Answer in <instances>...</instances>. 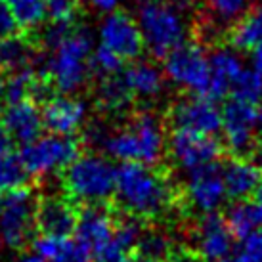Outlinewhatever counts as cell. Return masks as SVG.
<instances>
[{"mask_svg": "<svg viewBox=\"0 0 262 262\" xmlns=\"http://www.w3.org/2000/svg\"><path fill=\"white\" fill-rule=\"evenodd\" d=\"M113 197L126 214L147 220L157 219L170 209L174 188L167 176L151 165L121 163V167H117Z\"/></svg>", "mask_w": 262, "mask_h": 262, "instance_id": "6da1fadb", "label": "cell"}, {"mask_svg": "<svg viewBox=\"0 0 262 262\" xmlns=\"http://www.w3.org/2000/svg\"><path fill=\"white\" fill-rule=\"evenodd\" d=\"M98 146L121 163L157 165L167 151L165 128L153 113H138L124 128L105 132Z\"/></svg>", "mask_w": 262, "mask_h": 262, "instance_id": "7a4b0ae2", "label": "cell"}, {"mask_svg": "<svg viewBox=\"0 0 262 262\" xmlns=\"http://www.w3.org/2000/svg\"><path fill=\"white\" fill-rule=\"evenodd\" d=\"M136 21L144 46L155 58H163L188 40L189 17L186 0H138Z\"/></svg>", "mask_w": 262, "mask_h": 262, "instance_id": "3957f363", "label": "cell"}, {"mask_svg": "<svg viewBox=\"0 0 262 262\" xmlns=\"http://www.w3.org/2000/svg\"><path fill=\"white\" fill-rule=\"evenodd\" d=\"M92 50L94 40L90 31L79 25H75L66 37L52 46L50 59L44 71L50 77L54 90L71 94L86 84L92 73Z\"/></svg>", "mask_w": 262, "mask_h": 262, "instance_id": "277c9868", "label": "cell"}, {"mask_svg": "<svg viewBox=\"0 0 262 262\" xmlns=\"http://www.w3.org/2000/svg\"><path fill=\"white\" fill-rule=\"evenodd\" d=\"M117 167L98 153H80L61 170L66 195L77 205H103L115 191Z\"/></svg>", "mask_w": 262, "mask_h": 262, "instance_id": "5b68a950", "label": "cell"}, {"mask_svg": "<svg viewBox=\"0 0 262 262\" xmlns=\"http://www.w3.org/2000/svg\"><path fill=\"white\" fill-rule=\"evenodd\" d=\"M37 195L27 184L0 193V241L8 249L23 251L35 239Z\"/></svg>", "mask_w": 262, "mask_h": 262, "instance_id": "8992f818", "label": "cell"}, {"mask_svg": "<svg viewBox=\"0 0 262 262\" xmlns=\"http://www.w3.org/2000/svg\"><path fill=\"white\" fill-rule=\"evenodd\" d=\"M163 73L170 84L188 94H207L211 79L209 54L203 44L184 40L163 56Z\"/></svg>", "mask_w": 262, "mask_h": 262, "instance_id": "52a82bcc", "label": "cell"}, {"mask_svg": "<svg viewBox=\"0 0 262 262\" xmlns=\"http://www.w3.org/2000/svg\"><path fill=\"white\" fill-rule=\"evenodd\" d=\"M80 155V142L73 136H38L29 144H23L19 161L31 178H46L63 168Z\"/></svg>", "mask_w": 262, "mask_h": 262, "instance_id": "ba28073f", "label": "cell"}, {"mask_svg": "<svg viewBox=\"0 0 262 262\" xmlns=\"http://www.w3.org/2000/svg\"><path fill=\"white\" fill-rule=\"evenodd\" d=\"M167 151L176 167L189 172L216 163L222 155V144L214 134L174 128L167 138Z\"/></svg>", "mask_w": 262, "mask_h": 262, "instance_id": "9c48e42d", "label": "cell"}, {"mask_svg": "<svg viewBox=\"0 0 262 262\" xmlns=\"http://www.w3.org/2000/svg\"><path fill=\"white\" fill-rule=\"evenodd\" d=\"M98 35H100V44L115 52L124 63L138 59L142 52L146 50L136 17H132L128 12L123 10H113L105 14L100 23Z\"/></svg>", "mask_w": 262, "mask_h": 262, "instance_id": "30bf717a", "label": "cell"}, {"mask_svg": "<svg viewBox=\"0 0 262 262\" xmlns=\"http://www.w3.org/2000/svg\"><path fill=\"white\" fill-rule=\"evenodd\" d=\"M256 115L258 110L253 103L232 98L222 107V124L220 132L226 147L233 155H247L255 147Z\"/></svg>", "mask_w": 262, "mask_h": 262, "instance_id": "8fae6325", "label": "cell"}, {"mask_svg": "<svg viewBox=\"0 0 262 262\" xmlns=\"http://www.w3.org/2000/svg\"><path fill=\"white\" fill-rule=\"evenodd\" d=\"M168 119L174 128H186V130L216 136L222 124V110L211 96L189 94L172 103Z\"/></svg>", "mask_w": 262, "mask_h": 262, "instance_id": "7c38bea8", "label": "cell"}, {"mask_svg": "<svg viewBox=\"0 0 262 262\" xmlns=\"http://www.w3.org/2000/svg\"><path fill=\"white\" fill-rule=\"evenodd\" d=\"M233 237L219 212L201 214L191 232V243L203 262H228L233 255Z\"/></svg>", "mask_w": 262, "mask_h": 262, "instance_id": "4fadbf2b", "label": "cell"}, {"mask_svg": "<svg viewBox=\"0 0 262 262\" xmlns=\"http://www.w3.org/2000/svg\"><path fill=\"white\" fill-rule=\"evenodd\" d=\"M226 188L222 172L216 163L205 165L188 172L186 201L197 214L216 212L226 203Z\"/></svg>", "mask_w": 262, "mask_h": 262, "instance_id": "5bb4252c", "label": "cell"}, {"mask_svg": "<svg viewBox=\"0 0 262 262\" xmlns=\"http://www.w3.org/2000/svg\"><path fill=\"white\" fill-rule=\"evenodd\" d=\"M79 207L63 195H46L37 199L35 224L37 232L54 237H69L75 232Z\"/></svg>", "mask_w": 262, "mask_h": 262, "instance_id": "9a60e30c", "label": "cell"}, {"mask_svg": "<svg viewBox=\"0 0 262 262\" xmlns=\"http://www.w3.org/2000/svg\"><path fill=\"white\" fill-rule=\"evenodd\" d=\"M42 124L52 134L73 136L86 121V103L69 94L50 96L40 111Z\"/></svg>", "mask_w": 262, "mask_h": 262, "instance_id": "2e32d148", "label": "cell"}, {"mask_svg": "<svg viewBox=\"0 0 262 262\" xmlns=\"http://www.w3.org/2000/svg\"><path fill=\"white\" fill-rule=\"evenodd\" d=\"M117 219L113 212L103 205H86L84 209L79 211L77 216V226H75V235L77 239L90 249V253L94 256L96 251L110 243L115 232Z\"/></svg>", "mask_w": 262, "mask_h": 262, "instance_id": "e0dca14e", "label": "cell"}, {"mask_svg": "<svg viewBox=\"0 0 262 262\" xmlns=\"http://www.w3.org/2000/svg\"><path fill=\"white\" fill-rule=\"evenodd\" d=\"M209 66H211V79H209L207 96L219 102L230 94L235 79L245 69V63L239 50H235L233 46H219L209 54Z\"/></svg>", "mask_w": 262, "mask_h": 262, "instance_id": "ac0fdd59", "label": "cell"}, {"mask_svg": "<svg viewBox=\"0 0 262 262\" xmlns=\"http://www.w3.org/2000/svg\"><path fill=\"white\" fill-rule=\"evenodd\" d=\"M2 121L6 126L8 134L12 140L19 144H29L35 138L40 136L44 124L40 110L37 107V102L33 100H21V102H12L2 111Z\"/></svg>", "mask_w": 262, "mask_h": 262, "instance_id": "d6986e66", "label": "cell"}, {"mask_svg": "<svg viewBox=\"0 0 262 262\" xmlns=\"http://www.w3.org/2000/svg\"><path fill=\"white\" fill-rule=\"evenodd\" d=\"M224 180L226 195L230 199H247L255 193L256 186L262 178V170L255 161L245 159L243 155H235L220 168Z\"/></svg>", "mask_w": 262, "mask_h": 262, "instance_id": "ffe728a7", "label": "cell"}, {"mask_svg": "<svg viewBox=\"0 0 262 262\" xmlns=\"http://www.w3.org/2000/svg\"><path fill=\"white\" fill-rule=\"evenodd\" d=\"M123 79L130 90L132 98L140 100H155L165 88V73L151 61L132 59L130 66L123 71Z\"/></svg>", "mask_w": 262, "mask_h": 262, "instance_id": "44dd1931", "label": "cell"}, {"mask_svg": "<svg viewBox=\"0 0 262 262\" xmlns=\"http://www.w3.org/2000/svg\"><path fill=\"white\" fill-rule=\"evenodd\" d=\"M40 48L37 37L29 33H15L6 38H0V71L14 73L23 67H31L37 63V52Z\"/></svg>", "mask_w": 262, "mask_h": 262, "instance_id": "7402d4cb", "label": "cell"}, {"mask_svg": "<svg viewBox=\"0 0 262 262\" xmlns=\"http://www.w3.org/2000/svg\"><path fill=\"white\" fill-rule=\"evenodd\" d=\"M33 251L42 256L44 262H92V253L77 237H54L42 235L31 243Z\"/></svg>", "mask_w": 262, "mask_h": 262, "instance_id": "603a6c76", "label": "cell"}, {"mask_svg": "<svg viewBox=\"0 0 262 262\" xmlns=\"http://www.w3.org/2000/svg\"><path fill=\"white\" fill-rule=\"evenodd\" d=\"M224 222L233 237L243 239L251 233L262 230V205L255 199H233V203L226 209Z\"/></svg>", "mask_w": 262, "mask_h": 262, "instance_id": "cb8c5ba5", "label": "cell"}, {"mask_svg": "<svg viewBox=\"0 0 262 262\" xmlns=\"http://www.w3.org/2000/svg\"><path fill=\"white\" fill-rule=\"evenodd\" d=\"M262 42V2L253 4L230 29V44L239 52H251Z\"/></svg>", "mask_w": 262, "mask_h": 262, "instance_id": "d4e9b609", "label": "cell"}, {"mask_svg": "<svg viewBox=\"0 0 262 262\" xmlns=\"http://www.w3.org/2000/svg\"><path fill=\"white\" fill-rule=\"evenodd\" d=\"M132 102V94L123 75H103L96 86V103L105 113H121Z\"/></svg>", "mask_w": 262, "mask_h": 262, "instance_id": "484cf974", "label": "cell"}, {"mask_svg": "<svg viewBox=\"0 0 262 262\" xmlns=\"http://www.w3.org/2000/svg\"><path fill=\"white\" fill-rule=\"evenodd\" d=\"M17 27L23 33H35L46 21V0H8Z\"/></svg>", "mask_w": 262, "mask_h": 262, "instance_id": "4316f807", "label": "cell"}, {"mask_svg": "<svg viewBox=\"0 0 262 262\" xmlns=\"http://www.w3.org/2000/svg\"><path fill=\"white\" fill-rule=\"evenodd\" d=\"M256 0H205L207 14L214 25H233Z\"/></svg>", "mask_w": 262, "mask_h": 262, "instance_id": "83f0119b", "label": "cell"}, {"mask_svg": "<svg viewBox=\"0 0 262 262\" xmlns=\"http://www.w3.org/2000/svg\"><path fill=\"white\" fill-rule=\"evenodd\" d=\"M232 98H237V100H243L247 103H256L262 102V75L256 73L255 69H243L241 75L235 79L232 90H230Z\"/></svg>", "mask_w": 262, "mask_h": 262, "instance_id": "f1b7e54d", "label": "cell"}, {"mask_svg": "<svg viewBox=\"0 0 262 262\" xmlns=\"http://www.w3.org/2000/svg\"><path fill=\"white\" fill-rule=\"evenodd\" d=\"M27 178L29 174L23 168L19 157L12 155V151L0 155V193L27 184Z\"/></svg>", "mask_w": 262, "mask_h": 262, "instance_id": "f546056e", "label": "cell"}, {"mask_svg": "<svg viewBox=\"0 0 262 262\" xmlns=\"http://www.w3.org/2000/svg\"><path fill=\"white\" fill-rule=\"evenodd\" d=\"M90 63H92V71L103 75H117L123 71L124 61L115 52H111L110 48H105L103 44H98L94 50H92V58H90Z\"/></svg>", "mask_w": 262, "mask_h": 262, "instance_id": "4dcf8cb0", "label": "cell"}, {"mask_svg": "<svg viewBox=\"0 0 262 262\" xmlns=\"http://www.w3.org/2000/svg\"><path fill=\"white\" fill-rule=\"evenodd\" d=\"M136 249L140 251V255L165 258L168 255V249H170V239H168V235L165 232L149 230V232L142 233Z\"/></svg>", "mask_w": 262, "mask_h": 262, "instance_id": "1f68e13d", "label": "cell"}, {"mask_svg": "<svg viewBox=\"0 0 262 262\" xmlns=\"http://www.w3.org/2000/svg\"><path fill=\"white\" fill-rule=\"evenodd\" d=\"M239 241V247L233 249L232 262H262V230Z\"/></svg>", "mask_w": 262, "mask_h": 262, "instance_id": "d6a6232c", "label": "cell"}, {"mask_svg": "<svg viewBox=\"0 0 262 262\" xmlns=\"http://www.w3.org/2000/svg\"><path fill=\"white\" fill-rule=\"evenodd\" d=\"M79 0H46V14L50 21L75 23L79 14Z\"/></svg>", "mask_w": 262, "mask_h": 262, "instance_id": "836d02e7", "label": "cell"}, {"mask_svg": "<svg viewBox=\"0 0 262 262\" xmlns=\"http://www.w3.org/2000/svg\"><path fill=\"white\" fill-rule=\"evenodd\" d=\"M17 29H19V27H17L15 17H14V14H12L10 2H8V0H0V38L15 35Z\"/></svg>", "mask_w": 262, "mask_h": 262, "instance_id": "e575fe53", "label": "cell"}, {"mask_svg": "<svg viewBox=\"0 0 262 262\" xmlns=\"http://www.w3.org/2000/svg\"><path fill=\"white\" fill-rule=\"evenodd\" d=\"M80 4H86L90 10H96L100 14H110L113 10H117L119 0H79Z\"/></svg>", "mask_w": 262, "mask_h": 262, "instance_id": "d590c367", "label": "cell"}, {"mask_svg": "<svg viewBox=\"0 0 262 262\" xmlns=\"http://www.w3.org/2000/svg\"><path fill=\"white\" fill-rule=\"evenodd\" d=\"M12 151V136L8 134L6 126H4V121L0 117V155L2 153H10Z\"/></svg>", "mask_w": 262, "mask_h": 262, "instance_id": "8d00e7d4", "label": "cell"}, {"mask_svg": "<svg viewBox=\"0 0 262 262\" xmlns=\"http://www.w3.org/2000/svg\"><path fill=\"white\" fill-rule=\"evenodd\" d=\"M251 66H253L256 73L262 75V42L256 44L255 48L251 50Z\"/></svg>", "mask_w": 262, "mask_h": 262, "instance_id": "74e56055", "label": "cell"}, {"mask_svg": "<svg viewBox=\"0 0 262 262\" xmlns=\"http://www.w3.org/2000/svg\"><path fill=\"white\" fill-rule=\"evenodd\" d=\"M17 262H44V258L38 255L37 251H31V253H27V255H23Z\"/></svg>", "mask_w": 262, "mask_h": 262, "instance_id": "f35d334b", "label": "cell"}, {"mask_svg": "<svg viewBox=\"0 0 262 262\" xmlns=\"http://www.w3.org/2000/svg\"><path fill=\"white\" fill-rule=\"evenodd\" d=\"M128 262H167L165 258H159V256H146V255H140L136 256L134 260H128Z\"/></svg>", "mask_w": 262, "mask_h": 262, "instance_id": "ab89813d", "label": "cell"}, {"mask_svg": "<svg viewBox=\"0 0 262 262\" xmlns=\"http://www.w3.org/2000/svg\"><path fill=\"white\" fill-rule=\"evenodd\" d=\"M253 157H255V163L258 165V168L262 170V144L253 147Z\"/></svg>", "mask_w": 262, "mask_h": 262, "instance_id": "60d3db41", "label": "cell"}, {"mask_svg": "<svg viewBox=\"0 0 262 262\" xmlns=\"http://www.w3.org/2000/svg\"><path fill=\"white\" fill-rule=\"evenodd\" d=\"M4 92H6V77L4 71H0V102L4 100Z\"/></svg>", "mask_w": 262, "mask_h": 262, "instance_id": "b9f144b4", "label": "cell"}, {"mask_svg": "<svg viewBox=\"0 0 262 262\" xmlns=\"http://www.w3.org/2000/svg\"><path fill=\"white\" fill-rule=\"evenodd\" d=\"M255 201L256 203H260L262 205V178H260V182H258V186H256V189H255Z\"/></svg>", "mask_w": 262, "mask_h": 262, "instance_id": "7bdbcfd3", "label": "cell"}, {"mask_svg": "<svg viewBox=\"0 0 262 262\" xmlns=\"http://www.w3.org/2000/svg\"><path fill=\"white\" fill-rule=\"evenodd\" d=\"M256 132L262 136V110H258V115H256Z\"/></svg>", "mask_w": 262, "mask_h": 262, "instance_id": "ee69618b", "label": "cell"}]
</instances>
